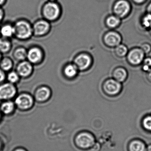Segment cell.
I'll list each match as a JSON object with an SVG mask.
<instances>
[{"mask_svg": "<svg viewBox=\"0 0 151 151\" xmlns=\"http://www.w3.org/2000/svg\"><path fill=\"white\" fill-rule=\"evenodd\" d=\"M122 83L113 78L106 79L102 84L104 93L110 97H115L119 95L122 91Z\"/></svg>", "mask_w": 151, "mask_h": 151, "instance_id": "6da1fadb", "label": "cell"}, {"mask_svg": "<svg viewBox=\"0 0 151 151\" xmlns=\"http://www.w3.org/2000/svg\"><path fill=\"white\" fill-rule=\"evenodd\" d=\"M14 35L20 40H27L33 33V27L27 21L19 20L14 25Z\"/></svg>", "mask_w": 151, "mask_h": 151, "instance_id": "7a4b0ae2", "label": "cell"}, {"mask_svg": "<svg viewBox=\"0 0 151 151\" xmlns=\"http://www.w3.org/2000/svg\"><path fill=\"white\" fill-rule=\"evenodd\" d=\"M73 63L79 71H86L89 70L93 65V57L89 53L81 52L74 57Z\"/></svg>", "mask_w": 151, "mask_h": 151, "instance_id": "3957f363", "label": "cell"}, {"mask_svg": "<svg viewBox=\"0 0 151 151\" xmlns=\"http://www.w3.org/2000/svg\"><path fill=\"white\" fill-rule=\"evenodd\" d=\"M42 15L46 20L53 21L56 19L60 14V10L59 5L53 1H49L43 5Z\"/></svg>", "mask_w": 151, "mask_h": 151, "instance_id": "277c9868", "label": "cell"}, {"mask_svg": "<svg viewBox=\"0 0 151 151\" xmlns=\"http://www.w3.org/2000/svg\"><path fill=\"white\" fill-rule=\"evenodd\" d=\"M127 60L134 66L142 65L145 58V54L140 47H135L129 50L126 56Z\"/></svg>", "mask_w": 151, "mask_h": 151, "instance_id": "5b68a950", "label": "cell"}, {"mask_svg": "<svg viewBox=\"0 0 151 151\" xmlns=\"http://www.w3.org/2000/svg\"><path fill=\"white\" fill-rule=\"evenodd\" d=\"M103 42L106 47L115 48L122 42L121 35L115 31H110L106 32L103 36Z\"/></svg>", "mask_w": 151, "mask_h": 151, "instance_id": "8992f818", "label": "cell"}, {"mask_svg": "<svg viewBox=\"0 0 151 151\" xmlns=\"http://www.w3.org/2000/svg\"><path fill=\"white\" fill-rule=\"evenodd\" d=\"M75 142L79 148L87 149L92 147L95 144V139L91 134L83 132L77 136Z\"/></svg>", "mask_w": 151, "mask_h": 151, "instance_id": "52a82bcc", "label": "cell"}, {"mask_svg": "<svg viewBox=\"0 0 151 151\" xmlns=\"http://www.w3.org/2000/svg\"><path fill=\"white\" fill-rule=\"evenodd\" d=\"M17 90L12 83H5L0 85V99L8 100L16 95Z\"/></svg>", "mask_w": 151, "mask_h": 151, "instance_id": "ba28073f", "label": "cell"}, {"mask_svg": "<svg viewBox=\"0 0 151 151\" xmlns=\"http://www.w3.org/2000/svg\"><path fill=\"white\" fill-rule=\"evenodd\" d=\"M50 28L48 20L41 19L36 21L33 27V33L36 36H42L46 34Z\"/></svg>", "mask_w": 151, "mask_h": 151, "instance_id": "9c48e42d", "label": "cell"}, {"mask_svg": "<svg viewBox=\"0 0 151 151\" xmlns=\"http://www.w3.org/2000/svg\"><path fill=\"white\" fill-rule=\"evenodd\" d=\"M15 104L20 109L27 110L32 107L33 104V99L28 94H21L16 99Z\"/></svg>", "mask_w": 151, "mask_h": 151, "instance_id": "30bf717a", "label": "cell"}, {"mask_svg": "<svg viewBox=\"0 0 151 151\" xmlns=\"http://www.w3.org/2000/svg\"><path fill=\"white\" fill-rule=\"evenodd\" d=\"M130 10V6L127 1L120 0L114 5V11L116 15L120 17H125Z\"/></svg>", "mask_w": 151, "mask_h": 151, "instance_id": "8fae6325", "label": "cell"}, {"mask_svg": "<svg viewBox=\"0 0 151 151\" xmlns=\"http://www.w3.org/2000/svg\"><path fill=\"white\" fill-rule=\"evenodd\" d=\"M113 78L122 83L126 81L128 77V72L126 68L121 66L116 67L112 73Z\"/></svg>", "mask_w": 151, "mask_h": 151, "instance_id": "7c38bea8", "label": "cell"}, {"mask_svg": "<svg viewBox=\"0 0 151 151\" xmlns=\"http://www.w3.org/2000/svg\"><path fill=\"white\" fill-rule=\"evenodd\" d=\"M33 67L30 62L23 61L18 65L17 67V73L20 76L26 77L31 74Z\"/></svg>", "mask_w": 151, "mask_h": 151, "instance_id": "4fadbf2b", "label": "cell"}, {"mask_svg": "<svg viewBox=\"0 0 151 151\" xmlns=\"http://www.w3.org/2000/svg\"><path fill=\"white\" fill-rule=\"evenodd\" d=\"M27 58L30 63H36L42 58V52L38 48H33L27 52Z\"/></svg>", "mask_w": 151, "mask_h": 151, "instance_id": "5bb4252c", "label": "cell"}, {"mask_svg": "<svg viewBox=\"0 0 151 151\" xmlns=\"http://www.w3.org/2000/svg\"><path fill=\"white\" fill-rule=\"evenodd\" d=\"M77 66L74 63L66 65L64 69V74L69 79H74L78 75L79 72Z\"/></svg>", "mask_w": 151, "mask_h": 151, "instance_id": "9a60e30c", "label": "cell"}, {"mask_svg": "<svg viewBox=\"0 0 151 151\" xmlns=\"http://www.w3.org/2000/svg\"><path fill=\"white\" fill-rule=\"evenodd\" d=\"M50 90L47 87H43L38 89L35 93V99L39 102H44L48 99L51 96Z\"/></svg>", "mask_w": 151, "mask_h": 151, "instance_id": "2e32d148", "label": "cell"}, {"mask_svg": "<svg viewBox=\"0 0 151 151\" xmlns=\"http://www.w3.org/2000/svg\"><path fill=\"white\" fill-rule=\"evenodd\" d=\"M129 51L127 46L122 43L114 48V54L116 56L119 58H123L126 57Z\"/></svg>", "mask_w": 151, "mask_h": 151, "instance_id": "e0dca14e", "label": "cell"}, {"mask_svg": "<svg viewBox=\"0 0 151 151\" xmlns=\"http://www.w3.org/2000/svg\"><path fill=\"white\" fill-rule=\"evenodd\" d=\"M146 147L144 143L136 140L130 143L129 150L130 151H146Z\"/></svg>", "mask_w": 151, "mask_h": 151, "instance_id": "ac0fdd59", "label": "cell"}, {"mask_svg": "<svg viewBox=\"0 0 151 151\" xmlns=\"http://www.w3.org/2000/svg\"><path fill=\"white\" fill-rule=\"evenodd\" d=\"M1 35L5 38L11 37L14 35V26L10 24H5L3 26L0 30Z\"/></svg>", "mask_w": 151, "mask_h": 151, "instance_id": "d6986e66", "label": "cell"}, {"mask_svg": "<svg viewBox=\"0 0 151 151\" xmlns=\"http://www.w3.org/2000/svg\"><path fill=\"white\" fill-rule=\"evenodd\" d=\"M120 23V20L118 17L111 16L106 19V24L107 26L111 28L117 27Z\"/></svg>", "mask_w": 151, "mask_h": 151, "instance_id": "ffe728a7", "label": "cell"}, {"mask_svg": "<svg viewBox=\"0 0 151 151\" xmlns=\"http://www.w3.org/2000/svg\"><path fill=\"white\" fill-rule=\"evenodd\" d=\"M14 108V104L11 101L3 103L1 106V111L5 114L11 113L13 111Z\"/></svg>", "mask_w": 151, "mask_h": 151, "instance_id": "44dd1931", "label": "cell"}, {"mask_svg": "<svg viewBox=\"0 0 151 151\" xmlns=\"http://www.w3.org/2000/svg\"><path fill=\"white\" fill-rule=\"evenodd\" d=\"M27 52L25 49L20 48L15 50L14 56L17 60L23 61L27 58Z\"/></svg>", "mask_w": 151, "mask_h": 151, "instance_id": "7402d4cb", "label": "cell"}, {"mask_svg": "<svg viewBox=\"0 0 151 151\" xmlns=\"http://www.w3.org/2000/svg\"><path fill=\"white\" fill-rule=\"evenodd\" d=\"M11 47V43L9 41L0 39V52L2 53L8 52Z\"/></svg>", "mask_w": 151, "mask_h": 151, "instance_id": "603a6c76", "label": "cell"}, {"mask_svg": "<svg viewBox=\"0 0 151 151\" xmlns=\"http://www.w3.org/2000/svg\"><path fill=\"white\" fill-rule=\"evenodd\" d=\"M12 66V62L10 59L8 58H4L0 63V67L3 71L9 70Z\"/></svg>", "mask_w": 151, "mask_h": 151, "instance_id": "cb8c5ba5", "label": "cell"}, {"mask_svg": "<svg viewBox=\"0 0 151 151\" xmlns=\"http://www.w3.org/2000/svg\"><path fill=\"white\" fill-rule=\"evenodd\" d=\"M142 70L147 73L151 69V57H145L142 64Z\"/></svg>", "mask_w": 151, "mask_h": 151, "instance_id": "d4e9b609", "label": "cell"}, {"mask_svg": "<svg viewBox=\"0 0 151 151\" xmlns=\"http://www.w3.org/2000/svg\"><path fill=\"white\" fill-rule=\"evenodd\" d=\"M142 125L146 130L151 132V114L147 115L144 118Z\"/></svg>", "mask_w": 151, "mask_h": 151, "instance_id": "484cf974", "label": "cell"}, {"mask_svg": "<svg viewBox=\"0 0 151 151\" xmlns=\"http://www.w3.org/2000/svg\"><path fill=\"white\" fill-rule=\"evenodd\" d=\"M19 75L17 73L11 72L8 75V80L10 83H15L19 80Z\"/></svg>", "mask_w": 151, "mask_h": 151, "instance_id": "4316f807", "label": "cell"}, {"mask_svg": "<svg viewBox=\"0 0 151 151\" xmlns=\"http://www.w3.org/2000/svg\"><path fill=\"white\" fill-rule=\"evenodd\" d=\"M144 26L147 29H151V14H149L144 17L142 21Z\"/></svg>", "mask_w": 151, "mask_h": 151, "instance_id": "83f0119b", "label": "cell"}, {"mask_svg": "<svg viewBox=\"0 0 151 151\" xmlns=\"http://www.w3.org/2000/svg\"><path fill=\"white\" fill-rule=\"evenodd\" d=\"M140 48L144 52L145 55L150 54L151 52V45L148 42H144L141 45Z\"/></svg>", "mask_w": 151, "mask_h": 151, "instance_id": "f1b7e54d", "label": "cell"}, {"mask_svg": "<svg viewBox=\"0 0 151 151\" xmlns=\"http://www.w3.org/2000/svg\"><path fill=\"white\" fill-rule=\"evenodd\" d=\"M5 79V74L3 70L0 69V83L2 82Z\"/></svg>", "mask_w": 151, "mask_h": 151, "instance_id": "f546056e", "label": "cell"}, {"mask_svg": "<svg viewBox=\"0 0 151 151\" xmlns=\"http://www.w3.org/2000/svg\"><path fill=\"white\" fill-rule=\"evenodd\" d=\"M146 77L148 81L151 83V69L149 72L146 73Z\"/></svg>", "mask_w": 151, "mask_h": 151, "instance_id": "4dcf8cb0", "label": "cell"}, {"mask_svg": "<svg viewBox=\"0 0 151 151\" xmlns=\"http://www.w3.org/2000/svg\"><path fill=\"white\" fill-rule=\"evenodd\" d=\"M4 14V11L1 8H0V22L3 19Z\"/></svg>", "mask_w": 151, "mask_h": 151, "instance_id": "1f68e13d", "label": "cell"}, {"mask_svg": "<svg viewBox=\"0 0 151 151\" xmlns=\"http://www.w3.org/2000/svg\"><path fill=\"white\" fill-rule=\"evenodd\" d=\"M146 151H151V144L146 147Z\"/></svg>", "mask_w": 151, "mask_h": 151, "instance_id": "d6a6232c", "label": "cell"}, {"mask_svg": "<svg viewBox=\"0 0 151 151\" xmlns=\"http://www.w3.org/2000/svg\"><path fill=\"white\" fill-rule=\"evenodd\" d=\"M148 11L149 12H150V14H151V3L149 4V6L148 7Z\"/></svg>", "mask_w": 151, "mask_h": 151, "instance_id": "836d02e7", "label": "cell"}, {"mask_svg": "<svg viewBox=\"0 0 151 151\" xmlns=\"http://www.w3.org/2000/svg\"><path fill=\"white\" fill-rule=\"evenodd\" d=\"M5 1L6 0H0V6L3 4L5 2Z\"/></svg>", "mask_w": 151, "mask_h": 151, "instance_id": "e575fe53", "label": "cell"}, {"mask_svg": "<svg viewBox=\"0 0 151 151\" xmlns=\"http://www.w3.org/2000/svg\"><path fill=\"white\" fill-rule=\"evenodd\" d=\"M136 2L138 3H140L142 2H143L144 0H134Z\"/></svg>", "mask_w": 151, "mask_h": 151, "instance_id": "d590c367", "label": "cell"}, {"mask_svg": "<svg viewBox=\"0 0 151 151\" xmlns=\"http://www.w3.org/2000/svg\"><path fill=\"white\" fill-rule=\"evenodd\" d=\"M15 151H25L24 150H22V149H18V150H16Z\"/></svg>", "mask_w": 151, "mask_h": 151, "instance_id": "8d00e7d4", "label": "cell"}, {"mask_svg": "<svg viewBox=\"0 0 151 151\" xmlns=\"http://www.w3.org/2000/svg\"><path fill=\"white\" fill-rule=\"evenodd\" d=\"M55 1V0H49V1Z\"/></svg>", "mask_w": 151, "mask_h": 151, "instance_id": "74e56055", "label": "cell"}, {"mask_svg": "<svg viewBox=\"0 0 151 151\" xmlns=\"http://www.w3.org/2000/svg\"><path fill=\"white\" fill-rule=\"evenodd\" d=\"M1 54H0V59H1Z\"/></svg>", "mask_w": 151, "mask_h": 151, "instance_id": "f35d334b", "label": "cell"}, {"mask_svg": "<svg viewBox=\"0 0 151 151\" xmlns=\"http://www.w3.org/2000/svg\"><path fill=\"white\" fill-rule=\"evenodd\" d=\"M150 33L151 34V29H150Z\"/></svg>", "mask_w": 151, "mask_h": 151, "instance_id": "ab89813d", "label": "cell"}, {"mask_svg": "<svg viewBox=\"0 0 151 151\" xmlns=\"http://www.w3.org/2000/svg\"><path fill=\"white\" fill-rule=\"evenodd\" d=\"M0 146H1V145H0Z\"/></svg>", "mask_w": 151, "mask_h": 151, "instance_id": "60d3db41", "label": "cell"}, {"mask_svg": "<svg viewBox=\"0 0 151 151\" xmlns=\"http://www.w3.org/2000/svg\"><path fill=\"white\" fill-rule=\"evenodd\" d=\"M0 115H1V114H0Z\"/></svg>", "mask_w": 151, "mask_h": 151, "instance_id": "b9f144b4", "label": "cell"}]
</instances>
